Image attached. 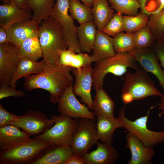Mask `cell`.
Listing matches in <instances>:
<instances>
[{
    "label": "cell",
    "mask_w": 164,
    "mask_h": 164,
    "mask_svg": "<svg viewBox=\"0 0 164 164\" xmlns=\"http://www.w3.org/2000/svg\"><path fill=\"white\" fill-rule=\"evenodd\" d=\"M72 69L57 63H46L41 73L24 77L25 89L28 91L39 88L46 90L50 94V102L56 104L66 89L73 85Z\"/></svg>",
    "instance_id": "obj_1"
},
{
    "label": "cell",
    "mask_w": 164,
    "mask_h": 164,
    "mask_svg": "<svg viewBox=\"0 0 164 164\" xmlns=\"http://www.w3.org/2000/svg\"><path fill=\"white\" fill-rule=\"evenodd\" d=\"M40 24L38 35L43 59L46 63H56L59 59L60 51L68 48L63 30L51 16L43 19Z\"/></svg>",
    "instance_id": "obj_2"
},
{
    "label": "cell",
    "mask_w": 164,
    "mask_h": 164,
    "mask_svg": "<svg viewBox=\"0 0 164 164\" xmlns=\"http://www.w3.org/2000/svg\"><path fill=\"white\" fill-rule=\"evenodd\" d=\"M125 75L121 94L124 105L149 97L162 95L147 72L143 69L139 68L134 73L128 71Z\"/></svg>",
    "instance_id": "obj_3"
},
{
    "label": "cell",
    "mask_w": 164,
    "mask_h": 164,
    "mask_svg": "<svg viewBox=\"0 0 164 164\" xmlns=\"http://www.w3.org/2000/svg\"><path fill=\"white\" fill-rule=\"evenodd\" d=\"M137 70L139 67L129 52L116 53L114 56L95 62L92 73L93 87L96 91L103 87L106 75L112 73L121 76L127 71L128 68Z\"/></svg>",
    "instance_id": "obj_4"
},
{
    "label": "cell",
    "mask_w": 164,
    "mask_h": 164,
    "mask_svg": "<svg viewBox=\"0 0 164 164\" xmlns=\"http://www.w3.org/2000/svg\"><path fill=\"white\" fill-rule=\"evenodd\" d=\"M50 144L34 138L0 150V164H30Z\"/></svg>",
    "instance_id": "obj_5"
},
{
    "label": "cell",
    "mask_w": 164,
    "mask_h": 164,
    "mask_svg": "<svg viewBox=\"0 0 164 164\" xmlns=\"http://www.w3.org/2000/svg\"><path fill=\"white\" fill-rule=\"evenodd\" d=\"M155 106L150 107L146 115L140 117L134 121L127 118L125 116L126 107H122L116 118L123 125V128L138 138L145 145L153 147L158 145L164 143V130L154 131L149 130L147 126V122L150 111Z\"/></svg>",
    "instance_id": "obj_6"
},
{
    "label": "cell",
    "mask_w": 164,
    "mask_h": 164,
    "mask_svg": "<svg viewBox=\"0 0 164 164\" xmlns=\"http://www.w3.org/2000/svg\"><path fill=\"white\" fill-rule=\"evenodd\" d=\"M55 120L54 125L34 138L52 145L71 146L73 133L77 125V119L68 116L52 115Z\"/></svg>",
    "instance_id": "obj_7"
},
{
    "label": "cell",
    "mask_w": 164,
    "mask_h": 164,
    "mask_svg": "<svg viewBox=\"0 0 164 164\" xmlns=\"http://www.w3.org/2000/svg\"><path fill=\"white\" fill-rule=\"evenodd\" d=\"M77 125L72 138L71 147L74 153L82 157L97 143L95 121L87 118L77 119Z\"/></svg>",
    "instance_id": "obj_8"
},
{
    "label": "cell",
    "mask_w": 164,
    "mask_h": 164,
    "mask_svg": "<svg viewBox=\"0 0 164 164\" xmlns=\"http://www.w3.org/2000/svg\"><path fill=\"white\" fill-rule=\"evenodd\" d=\"M69 8V0H56L51 16L63 29L68 48L78 53L81 51L77 37V27L68 13Z\"/></svg>",
    "instance_id": "obj_9"
},
{
    "label": "cell",
    "mask_w": 164,
    "mask_h": 164,
    "mask_svg": "<svg viewBox=\"0 0 164 164\" xmlns=\"http://www.w3.org/2000/svg\"><path fill=\"white\" fill-rule=\"evenodd\" d=\"M54 123V119L48 118L41 111L29 110L10 125L20 128L30 136H35L51 128Z\"/></svg>",
    "instance_id": "obj_10"
},
{
    "label": "cell",
    "mask_w": 164,
    "mask_h": 164,
    "mask_svg": "<svg viewBox=\"0 0 164 164\" xmlns=\"http://www.w3.org/2000/svg\"><path fill=\"white\" fill-rule=\"evenodd\" d=\"M72 85L67 88L58 102L57 111L62 114L72 118H87L96 121L95 116L85 104L80 103L72 90Z\"/></svg>",
    "instance_id": "obj_11"
},
{
    "label": "cell",
    "mask_w": 164,
    "mask_h": 164,
    "mask_svg": "<svg viewBox=\"0 0 164 164\" xmlns=\"http://www.w3.org/2000/svg\"><path fill=\"white\" fill-rule=\"evenodd\" d=\"M21 57L19 48L8 42L0 44V85H10Z\"/></svg>",
    "instance_id": "obj_12"
},
{
    "label": "cell",
    "mask_w": 164,
    "mask_h": 164,
    "mask_svg": "<svg viewBox=\"0 0 164 164\" xmlns=\"http://www.w3.org/2000/svg\"><path fill=\"white\" fill-rule=\"evenodd\" d=\"M92 70L93 68L90 65L79 69L73 68L72 71L75 78L74 83L72 85L74 94L80 97L81 101L92 110L93 100L91 89L92 84Z\"/></svg>",
    "instance_id": "obj_13"
},
{
    "label": "cell",
    "mask_w": 164,
    "mask_h": 164,
    "mask_svg": "<svg viewBox=\"0 0 164 164\" xmlns=\"http://www.w3.org/2000/svg\"><path fill=\"white\" fill-rule=\"evenodd\" d=\"M150 48L135 49L129 53L144 70L155 76L164 91V71L154 50Z\"/></svg>",
    "instance_id": "obj_14"
},
{
    "label": "cell",
    "mask_w": 164,
    "mask_h": 164,
    "mask_svg": "<svg viewBox=\"0 0 164 164\" xmlns=\"http://www.w3.org/2000/svg\"><path fill=\"white\" fill-rule=\"evenodd\" d=\"M126 149H129L131 158L128 164H152V159L155 154L153 147L144 145L133 134L128 132L126 135Z\"/></svg>",
    "instance_id": "obj_15"
},
{
    "label": "cell",
    "mask_w": 164,
    "mask_h": 164,
    "mask_svg": "<svg viewBox=\"0 0 164 164\" xmlns=\"http://www.w3.org/2000/svg\"><path fill=\"white\" fill-rule=\"evenodd\" d=\"M73 153L71 146L51 145L40 152L30 164H65Z\"/></svg>",
    "instance_id": "obj_16"
},
{
    "label": "cell",
    "mask_w": 164,
    "mask_h": 164,
    "mask_svg": "<svg viewBox=\"0 0 164 164\" xmlns=\"http://www.w3.org/2000/svg\"><path fill=\"white\" fill-rule=\"evenodd\" d=\"M39 26L32 19L12 25L6 29L8 42L19 48L26 39L38 35Z\"/></svg>",
    "instance_id": "obj_17"
},
{
    "label": "cell",
    "mask_w": 164,
    "mask_h": 164,
    "mask_svg": "<svg viewBox=\"0 0 164 164\" xmlns=\"http://www.w3.org/2000/svg\"><path fill=\"white\" fill-rule=\"evenodd\" d=\"M30 9H21L12 1L0 5V26L6 29L12 25L32 19Z\"/></svg>",
    "instance_id": "obj_18"
},
{
    "label": "cell",
    "mask_w": 164,
    "mask_h": 164,
    "mask_svg": "<svg viewBox=\"0 0 164 164\" xmlns=\"http://www.w3.org/2000/svg\"><path fill=\"white\" fill-rule=\"evenodd\" d=\"M95 150L83 156L86 164H113L118 159L119 155L114 147L98 142Z\"/></svg>",
    "instance_id": "obj_19"
},
{
    "label": "cell",
    "mask_w": 164,
    "mask_h": 164,
    "mask_svg": "<svg viewBox=\"0 0 164 164\" xmlns=\"http://www.w3.org/2000/svg\"><path fill=\"white\" fill-rule=\"evenodd\" d=\"M91 56L92 62H97L114 56L116 53L113 46V38L97 30L95 41Z\"/></svg>",
    "instance_id": "obj_20"
},
{
    "label": "cell",
    "mask_w": 164,
    "mask_h": 164,
    "mask_svg": "<svg viewBox=\"0 0 164 164\" xmlns=\"http://www.w3.org/2000/svg\"><path fill=\"white\" fill-rule=\"evenodd\" d=\"M96 128L98 140L108 145H112L113 134L117 129L123 128L122 123L117 118L97 116Z\"/></svg>",
    "instance_id": "obj_21"
},
{
    "label": "cell",
    "mask_w": 164,
    "mask_h": 164,
    "mask_svg": "<svg viewBox=\"0 0 164 164\" xmlns=\"http://www.w3.org/2000/svg\"><path fill=\"white\" fill-rule=\"evenodd\" d=\"M30 138L15 126L8 125L0 127V150L14 146Z\"/></svg>",
    "instance_id": "obj_22"
},
{
    "label": "cell",
    "mask_w": 164,
    "mask_h": 164,
    "mask_svg": "<svg viewBox=\"0 0 164 164\" xmlns=\"http://www.w3.org/2000/svg\"><path fill=\"white\" fill-rule=\"evenodd\" d=\"M93 103V112L95 116L114 117L115 104L103 87L96 90Z\"/></svg>",
    "instance_id": "obj_23"
},
{
    "label": "cell",
    "mask_w": 164,
    "mask_h": 164,
    "mask_svg": "<svg viewBox=\"0 0 164 164\" xmlns=\"http://www.w3.org/2000/svg\"><path fill=\"white\" fill-rule=\"evenodd\" d=\"M91 56L87 53H77L70 48L60 51L59 59L56 63L65 66L79 69L91 65L92 63Z\"/></svg>",
    "instance_id": "obj_24"
},
{
    "label": "cell",
    "mask_w": 164,
    "mask_h": 164,
    "mask_svg": "<svg viewBox=\"0 0 164 164\" xmlns=\"http://www.w3.org/2000/svg\"><path fill=\"white\" fill-rule=\"evenodd\" d=\"M97 30L93 21L80 24L77 27V37L81 52L92 51Z\"/></svg>",
    "instance_id": "obj_25"
},
{
    "label": "cell",
    "mask_w": 164,
    "mask_h": 164,
    "mask_svg": "<svg viewBox=\"0 0 164 164\" xmlns=\"http://www.w3.org/2000/svg\"><path fill=\"white\" fill-rule=\"evenodd\" d=\"M46 63L43 59L39 62L21 57L10 85L16 87V83L19 79L30 74L41 73L43 70Z\"/></svg>",
    "instance_id": "obj_26"
},
{
    "label": "cell",
    "mask_w": 164,
    "mask_h": 164,
    "mask_svg": "<svg viewBox=\"0 0 164 164\" xmlns=\"http://www.w3.org/2000/svg\"><path fill=\"white\" fill-rule=\"evenodd\" d=\"M92 7L93 22L97 30L102 31L113 16L114 11L109 7L107 0H94Z\"/></svg>",
    "instance_id": "obj_27"
},
{
    "label": "cell",
    "mask_w": 164,
    "mask_h": 164,
    "mask_svg": "<svg viewBox=\"0 0 164 164\" xmlns=\"http://www.w3.org/2000/svg\"><path fill=\"white\" fill-rule=\"evenodd\" d=\"M55 0H29V9L32 11V19L39 25L44 19L51 16Z\"/></svg>",
    "instance_id": "obj_28"
},
{
    "label": "cell",
    "mask_w": 164,
    "mask_h": 164,
    "mask_svg": "<svg viewBox=\"0 0 164 164\" xmlns=\"http://www.w3.org/2000/svg\"><path fill=\"white\" fill-rule=\"evenodd\" d=\"M19 52L21 57L35 61L43 58L38 35L30 37L25 40L19 48Z\"/></svg>",
    "instance_id": "obj_29"
},
{
    "label": "cell",
    "mask_w": 164,
    "mask_h": 164,
    "mask_svg": "<svg viewBox=\"0 0 164 164\" xmlns=\"http://www.w3.org/2000/svg\"><path fill=\"white\" fill-rule=\"evenodd\" d=\"M69 12L73 19L80 24L93 21L92 7L82 4L80 0H69Z\"/></svg>",
    "instance_id": "obj_30"
},
{
    "label": "cell",
    "mask_w": 164,
    "mask_h": 164,
    "mask_svg": "<svg viewBox=\"0 0 164 164\" xmlns=\"http://www.w3.org/2000/svg\"><path fill=\"white\" fill-rule=\"evenodd\" d=\"M116 12L128 16L137 15L140 8L137 0H107Z\"/></svg>",
    "instance_id": "obj_31"
},
{
    "label": "cell",
    "mask_w": 164,
    "mask_h": 164,
    "mask_svg": "<svg viewBox=\"0 0 164 164\" xmlns=\"http://www.w3.org/2000/svg\"><path fill=\"white\" fill-rule=\"evenodd\" d=\"M123 21L126 33H134L146 26L149 20V16L140 12L134 16L124 15Z\"/></svg>",
    "instance_id": "obj_32"
},
{
    "label": "cell",
    "mask_w": 164,
    "mask_h": 164,
    "mask_svg": "<svg viewBox=\"0 0 164 164\" xmlns=\"http://www.w3.org/2000/svg\"><path fill=\"white\" fill-rule=\"evenodd\" d=\"M113 46L116 53L129 52L135 49L134 33H119L113 38Z\"/></svg>",
    "instance_id": "obj_33"
},
{
    "label": "cell",
    "mask_w": 164,
    "mask_h": 164,
    "mask_svg": "<svg viewBox=\"0 0 164 164\" xmlns=\"http://www.w3.org/2000/svg\"><path fill=\"white\" fill-rule=\"evenodd\" d=\"M134 34L135 49L151 47L155 42L156 39L147 25Z\"/></svg>",
    "instance_id": "obj_34"
},
{
    "label": "cell",
    "mask_w": 164,
    "mask_h": 164,
    "mask_svg": "<svg viewBox=\"0 0 164 164\" xmlns=\"http://www.w3.org/2000/svg\"><path fill=\"white\" fill-rule=\"evenodd\" d=\"M149 17L147 26L156 40L160 39L164 33V9Z\"/></svg>",
    "instance_id": "obj_35"
},
{
    "label": "cell",
    "mask_w": 164,
    "mask_h": 164,
    "mask_svg": "<svg viewBox=\"0 0 164 164\" xmlns=\"http://www.w3.org/2000/svg\"><path fill=\"white\" fill-rule=\"evenodd\" d=\"M123 16L122 14L121 13H115L102 31L108 36L114 37L125 31Z\"/></svg>",
    "instance_id": "obj_36"
},
{
    "label": "cell",
    "mask_w": 164,
    "mask_h": 164,
    "mask_svg": "<svg viewBox=\"0 0 164 164\" xmlns=\"http://www.w3.org/2000/svg\"><path fill=\"white\" fill-rule=\"evenodd\" d=\"M140 6L141 12L149 16L159 12L160 0H137Z\"/></svg>",
    "instance_id": "obj_37"
},
{
    "label": "cell",
    "mask_w": 164,
    "mask_h": 164,
    "mask_svg": "<svg viewBox=\"0 0 164 164\" xmlns=\"http://www.w3.org/2000/svg\"><path fill=\"white\" fill-rule=\"evenodd\" d=\"M0 85V100L11 97H21L25 95V93L23 91L18 90L16 87L8 84H3Z\"/></svg>",
    "instance_id": "obj_38"
},
{
    "label": "cell",
    "mask_w": 164,
    "mask_h": 164,
    "mask_svg": "<svg viewBox=\"0 0 164 164\" xmlns=\"http://www.w3.org/2000/svg\"><path fill=\"white\" fill-rule=\"evenodd\" d=\"M19 116L10 113L0 104V127L10 125L17 119Z\"/></svg>",
    "instance_id": "obj_39"
},
{
    "label": "cell",
    "mask_w": 164,
    "mask_h": 164,
    "mask_svg": "<svg viewBox=\"0 0 164 164\" xmlns=\"http://www.w3.org/2000/svg\"><path fill=\"white\" fill-rule=\"evenodd\" d=\"M153 46L154 50L164 71V43L161 39L157 40Z\"/></svg>",
    "instance_id": "obj_40"
},
{
    "label": "cell",
    "mask_w": 164,
    "mask_h": 164,
    "mask_svg": "<svg viewBox=\"0 0 164 164\" xmlns=\"http://www.w3.org/2000/svg\"><path fill=\"white\" fill-rule=\"evenodd\" d=\"M65 164H86L83 157L73 153L66 162Z\"/></svg>",
    "instance_id": "obj_41"
},
{
    "label": "cell",
    "mask_w": 164,
    "mask_h": 164,
    "mask_svg": "<svg viewBox=\"0 0 164 164\" xmlns=\"http://www.w3.org/2000/svg\"><path fill=\"white\" fill-rule=\"evenodd\" d=\"M29 0H12L18 7L26 9H30L28 7V3Z\"/></svg>",
    "instance_id": "obj_42"
},
{
    "label": "cell",
    "mask_w": 164,
    "mask_h": 164,
    "mask_svg": "<svg viewBox=\"0 0 164 164\" xmlns=\"http://www.w3.org/2000/svg\"><path fill=\"white\" fill-rule=\"evenodd\" d=\"M158 109L160 111L159 115V117L164 115V94L160 96L159 102L157 104Z\"/></svg>",
    "instance_id": "obj_43"
},
{
    "label": "cell",
    "mask_w": 164,
    "mask_h": 164,
    "mask_svg": "<svg viewBox=\"0 0 164 164\" xmlns=\"http://www.w3.org/2000/svg\"><path fill=\"white\" fill-rule=\"evenodd\" d=\"M8 42L7 35L6 30L5 28L0 27V44Z\"/></svg>",
    "instance_id": "obj_44"
},
{
    "label": "cell",
    "mask_w": 164,
    "mask_h": 164,
    "mask_svg": "<svg viewBox=\"0 0 164 164\" xmlns=\"http://www.w3.org/2000/svg\"><path fill=\"white\" fill-rule=\"evenodd\" d=\"M83 3L88 6L92 7L93 3L94 0H80Z\"/></svg>",
    "instance_id": "obj_45"
},
{
    "label": "cell",
    "mask_w": 164,
    "mask_h": 164,
    "mask_svg": "<svg viewBox=\"0 0 164 164\" xmlns=\"http://www.w3.org/2000/svg\"><path fill=\"white\" fill-rule=\"evenodd\" d=\"M161 39L162 40V41L164 43V33L162 35Z\"/></svg>",
    "instance_id": "obj_46"
},
{
    "label": "cell",
    "mask_w": 164,
    "mask_h": 164,
    "mask_svg": "<svg viewBox=\"0 0 164 164\" xmlns=\"http://www.w3.org/2000/svg\"><path fill=\"white\" fill-rule=\"evenodd\" d=\"M9 1L10 2H11L12 1V0H9Z\"/></svg>",
    "instance_id": "obj_47"
}]
</instances>
